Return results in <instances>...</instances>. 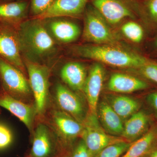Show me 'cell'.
I'll return each instance as SVG.
<instances>
[{
	"label": "cell",
	"instance_id": "obj_23",
	"mask_svg": "<svg viewBox=\"0 0 157 157\" xmlns=\"http://www.w3.org/2000/svg\"><path fill=\"white\" fill-rule=\"evenodd\" d=\"M121 30L125 37L134 43H140L143 39L144 33L143 29L135 21L125 23L122 26Z\"/></svg>",
	"mask_w": 157,
	"mask_h": 157
},
{
	"label": "cell",
	"instance_id": "obj_22",
	"mask_svg": "<svg viewBox=\"0 0 157 157\" xmlns=\"http://www.w3.org/2000/svg\"><path fill=\"white\" fill-rule=\"evenodd\" d=\"M155 137L154 131H148L139 139L132 142L126 151L121 157H143L150 150Z\"/></svg>",
	"mask_w": 157,
	"mask_h": 157
},
{
	"label": "cell",
	"instance_id": "obj_14",
	"mask_svg": "<svg viewBox=\"0 0 157 157\" xmlns=\"http://www.w3.org/2000/svg\"><path fill=\"white\" fill-rule=\"evenodd\" d=\"M97 116L105 132L109 135L121 137L123 131V121L107 101H102L98 104Z\"/></svg>",
	"mask_w": 157,
	"mask_h": 157
},
{
	"label": "cell",
	"instance_id": "obj_16",
	"mask_svg": "<svg viewBox=\"0 0 157 157\" xmlns=\"http://www.w3.org/2000/svg\"><path fill=\"white\" fill-rule=\"evenodd\" d=\"M149 124L148 116L139 110L125 121L121 137L128 142H134L147 132Z\"/></svg>",
	"mask_w": 157,
	"mask_h": 157
},
{
	"label": "cell",
	"instance_id": "obj_15",
	"mask_svg": "<svg viewBox=\"0 0 157 157\" xmlns=\"http://www.w3.org/2000/svg\"><path fill=\"white\" fill-rule=\"evenodd\" d=\"M148 87L147 83L140 78L121 73L113 74L107 85L109 90L121 94L135 92L146 89Z\"/></svg>",
	"mask_w": 157,
	"mask_h": 157
},
{
	"label": "cell",
	"instance_id": "obj_20",
	"mask_svg": "<svg viewBox=\"0 0 157 157\" xmlns=\"http://www.w3.org/2000/svg\"><path fill=\"white\" fill-rule=\"evenodd\" d=\"M30 8L29 0H17L0 3V18L20 21L27 16Z\"/></svg>",
	"mask_w": 157,
	"mask_h": 157
},
{
	"label": "cell",
	"instance_id": "obj_7",
	"mask_svg": "<svg viewBox=\"0 0 157 157\" xmlns=\"http://www.w3.org/2000/svg\"><path fill=\"white\" fill-rule=\"evenodd\" d=\"M55 98L60 110L83 124L88 112H86L83 102L78 95L59 83L56 88Z\"/></svg>",
	"mask_w": 157,
	"mask_h": 157
},
{
	"label": "cell",
	"instance_id": "obj_5",
	"mask_svg": "<svg viewBox=\"0 0 157 157\" xmlns=\"http://www.w3.org/2000/svg\"><path fill=\"white\" fill-rule=\"evenodd\" d=\"M83 38L96 45H117L118 42L108 23L94 7L86 12Z\"/></svg>",
	"mask_w": 157,
	"mask_h": 157
},
{
	"label": "cell",
	"instance_id": "obj_26",
	"mask_svg": "<svg viewBox=\"0 0 157 157\" xmlns=\"http://www.w3.org/2000/svg\"><path fill=\"white\" fill-rule=\"evenodd\" d=\"M30 11L33 17L44 13L53 4L56 0H30Z\"/></svg>",
	"mask_w": 157,
	"mask_h": 157
},
{
	"label": "cell",
	"instance_id": "obj_4",
	"mask_svg": "<svg viewBox=\"0 0 157 157\" xmlns=\"http://www.w3.org/2000/svg\"><path fill=\"white\" fill-rule=\"evenodd\" d=\"M25 64L37 114L42 115L45 112L48 103L49 70L44 65L28 59Z\"/></svg>",
	"mask_w": 157,
	"mask_h": 157
},
{
	"label": "cell",
	"instance_id": "obj_21",
	"mask_svg": "<svg viewBox=\"0 0 157 157\" xmlns=\"http://www.w3.org/2000/svg\"><path fill=\"white\" fill-rule=\"evenodd\" d=\"M107 102L123 121L139 111L140 104L136 99L126 96H114L109 98Z\"/></svg>",
	"mask_w": 157,
	"mask_h": 157
},
{
	"label": "cell",
	"instance_id": "obj_12",
	"mask_svg": "<svg viewBox=\"0 0 157 157\" xmlns=\"http://www.w3.org/2000/svg\"><path fill=\"white\" fill-rule=\"evenodd\" d=\"M0 106L9 110L32 131L35 115L37 114L35 107L7 94L0 98Z\"/></svg>",
	"mask_w": 157,
	"mask_h": 157
},
{
	"label": "cell",
	"instance_id": "obj_27",
	"mask_svg": "<svg viewBox=\"0 0 157 157\" xmlns=\"http://www.w3.org/2000/svg\"><path fill=\"white\" fill-rule=\"evenodd\" d=\"M144 8L150 21L157 25V0H146L144 2Z\"/></svg>",
	"mask_w": 157,
	"mask_h": 157
},
{
	"label": "cell",
	"instance_id": "obj_28",
	"mask_svg": "<svg viewBox=\"0 0 157 157\" xmlns=\"http://www.w3.org/2000/svg\"><path fill=\"white\" fill-rule=\"evenodd\" d=\"M12 135L7 127L0 124V149L6 148L11 144Z\"/></svg>",
	"mask_w": 157,
	"mask_h": 157
},
{
	"label": "cell",
	"instance_id": "obj_34",
	"mask_svg": "<svg viewBox=\"0 0 157 157\" xmlns=\"http://www.w3.org/2000/svg\"><path fill=\"white\" fill-rule=\"evenodd\" d=\"M8 1H9V0H8Z\"/></svg>",
	"mask_w": 157,
	"mask_h": 157
},
{
	"label": "cell",
	"instance_id": "obj_2",
	"mask_svg": "<svg viewBox=\"0 0 157 157\" xmlns=\"http://www.w3.org/2000/svg\"><path fill=\"white\" fill-rule=\"evenodd\" d=\"M82 57L90 59L118 68L138 69L147 59L116 45H83L74 48Z\"/></svg>",
	"mask_w": 157,
	"mask_h": 157
},
{
	"label": "cell",
	"instance_id": "obj_9",
	"mask_svg": "<svg viewBox=\"0 0 157 157\" xmlns=\"http://www.w3.org/2000/svg\"><path fill=\"white\" fill-rule=\"evenodd\" d=\"M95 8L108 23L115 25L127 18H134L128 6L123 0H92Z\"/></svg>",
	"mask_w": 157,
	"mask_h": 157
},
{
	"label": "cell",
	"instance_id": "obj_11",
	"mask_svg": "<svg viewBox=\"0 0 157 157\" xmlns=\"http://www.w3.org/2000/svg\"><path fill=\"white\" fill-rule=\"evenodd\" d=\"M51 121L54 128L63 139L71 140L81 136L83 124L60 109L52 111Z\"/></svg>",
	"mask_w": 157,
	"mask_h": 157
},
{
	"label": "cell",
	"instance_id": "obj_18",
	"mask_svg": "<svg viewBox=\"0 0 157 157\" xmlns=\"http://www.w3.org/2000/svg\"><path fill=\"white\" fill-rule=\"evenodd\" d=\"M60 75L63 81L72 89L83 90L87 75L83 65L78 62H69L62 68Z\"/></svg>",
	"mask_w": 157,
	"mask_h": 157
},
{
	"label": "cell",
	"instance_id": "obj_30",
	"mask_svg": "<svg viewBox=\"0 0 157 157\" xmlns=\"http://www.w3.org/2000/svg\"><path fill=\"white\" fill-rule=\"evenodd\" d=\"M148 104L157 113V92L152 93L147 97Z\"/></svg>",
	"mask_w": 157,
	"mask_h": 157
},
{
	"label": "cell",
	"instance_id": "obj_6",
	"mask_svg": "<svg viewBox=\"0 0 157 157\" xmlns=\"http://www.w3.org/2000/svg\"><path fill=\"white\" fill-rule=\"evenodd\" d=\"M0 74L3 82L14 98L27 103L33 94L29 81L23 73L10 63L0 58Z\"/></svg>",
	"mask_w": 157,
	"mask_h": 157
},
{
	"label": "cell",
	"instance_id": "obj_8",
	"mask_svg": "<svg viewBox=\"0 0 157 157\" xmlns=\"http://www.w3.org/2000/svg\"><path fill=\"white\" fill-rule=\"evenodd\" d=\"M105 77L104 67L99 63L92 66L88 74L83 89L87 100L89 113L97 115L99 98Z\"/></svg>",
	"mask_w": 157,
	"mask_h": 157
},
{
	"label": "cell",
	"instance_id": "obj_1",
	"mask_svg": "<svg viewBox=\"0 0 157 157\" xmlns=\"http://www.w3.org/2000/svg\"><path fill=\"white\" fill-rule=\"evenodd\" d=\"M42 21L33 18L23 22L18 36L21 51L28 60L36 63L48 57L56 48L54 40Z\"/></svg>",
	"mask_w": 157,
	"mask_h": 157
},
{
	"label": "cell",
	"instance_id": "obj_17",
	"mask_svg": "<svg viewBox=\"0 0 157 157\" xmlns=\"http://www.w3.org/2000/svg\"><path fill=\"white\" fill-rule=\"evenodd\" d=\"M49 30L53 36L59 42L69 43L78 39L80 34V30L78 25L66 20L50 18Z\"/></svg>",
	"mask_w": 157,
	"mask_h": 157
},
{
	"label": "cell",
	"instance_id": "obj_31",
	"mask_svg": "<svg viewBox=\"0 0 157 157\" xmlns=\"http://www.w3.org/2000/svg\"><path fill=\"white\" fill-rule=\"evenodd\" d=\"M150 157H157V149L154 150L151 152Z\"/></svg>",
	"mask_w": 157,
	"mask_h": 157
},
{
	"label": "cell",
	"instance_id": "obj_32",
	"mask_svg": "<svg viewBox=\"0 0 157 157\" xmlns=\"http://www.w3.org/2000/svg\"><path fill=\"white\" fill-rule=\"evenodd\" d=\"M155 45L156 46H157V37L155 40Z\"/></svg>",
	"mask_w": 157,
	"mask_h": 157
},
{
	"label": "cell",
	"instance_id": "obj_24",
	"mask_svg": "<svg viewBox=\"0 0 157 157\" xmlns=\"http://www.w3.org/2000/svg\"><path fill=\"white\" fill-rule=\"evenodd\" d=\"M132 143L125 140L113 144L103 149L96 157H121Z\"/></svg>",
	"mask_w": 157,
	"mask_h": 157
},
{
	"label": "cell",
	"instance_id": "obj_10",
	"mask_svg": "<svg viewBox=\"0 0 157 157\" xmlns=\"http://www.w3.org/2000/svg\"><path fill=\"white\" fill-rule=\"evenodd\" d=\"M88 0H56L44 13L34 18L46 20L64 17H80Z\"/></svg>",
	"mask_w": 157,
	"mask_h": 157
},
{
	"label": "cell",
	"instance_id": "obj_3",
	"mask_svg": "<svg viewBox=\"0 0 157 157\" xmlns=\"http://www.w3.org/2000/svg\"><path fill=\"white\" fill-rule=\"evenodd\" d=\"M82 124L83 128L81 137L94 156L109 145L126 140L121 137L109 135L105 132L99 123L97 115L88 112Z\"/></svg>",
	"mask_w": 157,
	"mask_h": 157
},
{
	"label": "cell",
	"instance_id": "obj_33",
	"mask_svg": "<svg viewBox=\"0 0 157 157\" xmlns=\"http://www.w3.org/2000/svg\"><path fill=\"white\" fill-rule=\"evenodd\" d=\"M90 157H96V156H91Z\"/></svg>",
	"mask_w": 157,
	"mask_h": 157
},
{
	"label": "cell",
	"instance_id": "obj_29",
	"mask_svg": "<svg viewBox=\"0 0 157 157\" xmlns=\"http://www.w3.org/2000/svg\"><path fill=\"white\" fill-rule=\"evenodd\" d=\"M90 152L83 140H81L76 147L72 157H90Z\"/></svg>",
	"mask_w": 157,
	"mask_h": 157
},
{
	"label": "cell",
	"instance_id": "obj_19",
	"mask_svg": "<svg viewBox=\"0 0 157 157\" xmlns=\"http://www.w3.org/2000/svg\"><path fill=\"white\" fill-rule=\"evenodd\" d=\"M51 133L43 124L37 126L35 132L32 154L33 157H48L52 150Z\"/></svg>",
	"mask_w": 157,
	"mask_h": 157
},
{
	"label": "cell",
	"instance_id": "obj_13",
	"mask_svg": "<svg viewBox=\"0 0 157 157\" xmlns=\"http://www.w3.org/2000/svg\"><path fill=\"white\" fill-rule=\"evenodd\" d=\"M18 37L9 33H0V55L23 73L25 72Z\"/></svg>",
	"mask_w": 157,
	"mask_h": 157
},
{
	"label": "cell",
	"instance_id": "obj_25",
	"mask_svg": "<svg viewBox=\"0 0 157 157\" xmlns=\"http://www.w3.org/2000/svg\"><path fill=\"white\" fill-rule=\"evenodd\" d=\"M139 72L145 78L157 83V63L146 60L139 69Z\"/></svg>",
	"mask_w": 157,
	"mask_h": 157
}]
</instances>
